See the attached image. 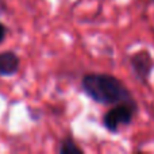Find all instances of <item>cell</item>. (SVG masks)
I'll return each instance as SVG.
<instances>
[{
	"label": "cell",
	"instance_id": "3957f363",
	"mask_svg": "<svg viewBox=\"0 0 154 154\" xmlns=\"http://www.w3.org/2000/svg\"><path fill=\"white\" fill-rule=\"evenodd\" d=\"M130 66L133 75L141 84H147L154 70V60L149 50L142 49L130 56Z\"/></svg>",
	"mask_w": 154,
	"mask_h": 154
},
{
	"label": "cell",
	"instance_id": "5b68a950",
	"mask_svg": "<svg viewBox=\"0 0 154 154\" xmlns=\"http://www.w3.org/2000/svg\"><path fill=\"white\" fill-rule=\"evenodd\" d=\"M58 153L60 154H82L84 150L77 146V143L72 137L68 135V137H65L61 141V143H60Z\"/></svg>",
	"mask_w": 154,
	"mask_h": 154
},
{
	"label": "cell",
	"instance_id": "277c9868",
	"mask_svg": "<svg viewBox=\"0 0 154 154\" xmlns=\"http://www.w3.org/2000/svg\"><path fill=\"white\" fill-rule=\"evenodd\" d=\"M19 60L18 54L14 51H2L0 53V76L8 77L15 75L19 70Z\"/></svg>",
	"mask_w": 154,
	"mask_h": 154
},
{
	"label": "cell",
	"instance_id": "52a82bcc",
	"mask_svg": "<svg viewBox=\"0 0 154 154\" xmlns=\"http://www.w3.org/2000/svg\"><path fill=\"white\" fill-rule=\"evenodd\" d=\"M7 10V7H5V3L3 2V0H0V15H3V12Z\"/></svg>",
	"mask_w": 154,
	"mask_h": 154
},
{
	"label": "cell",
	"instance_id": "7a4b0ae2",
	"mask_svg": "<svg viewBox=\"0 0 154 154\" xmlns=\"http://www.w3.org/2000/svg\"><path fill=\"white\" fill-rule=\"evenodd\" d=\"M138 112V104L135 100L118 103L109 111L103 115V126L111 134H116L120 127L131 125Z\"/></svg>",
	"mask_w": 154,
	"mask_h": 154
},
{
	"label": "cell",
	"instance_id": "6da1fadb",
	"mask_svg": "<svg viewBox=\"0 0 154 154\" xmlns=\"http://www.w3.org/2000/svg\"><path fill=\"white\" fill-rule=\"evenodd\" d=\"M81 88L88 97L104 106L135 100L125 82L108 73H88L82 77Z\"/></svg>",
	"mask_w": 154,
	"mask_h": 154
},
{
	"label": "cell",
	"instance_id": "ba28073f",
	"mask_svg": "<svg viewBox=\"0 0 154 154\" xmlns=\"http://www.w3.org/2000/svg\"><path fill=\"white\" fill-rule=\"evenodd\" d=\"M153 2H154V0H153Z\"/></svg>",
	"mask_w": 154,
	"mask_h": 154
},
{
	"label": "cell",
	"instance_id": "8992f818",
	"mask_svg": "<svg viewBox=\"0 0 154 154\" xmlns=\"http://www.w3.org/2000/svg\"><path fill=\"white\" fill-rule=\"evenodd\" d=\"M5 34H7V30H5L4 24H2V23H0V43H2L3 41H4Z\"/></svg>",
	"mask_w": 154,
	"mask_h": 154
}]
</instances>
